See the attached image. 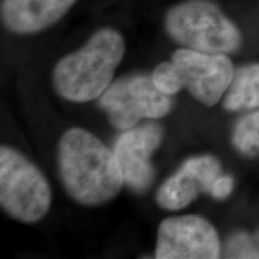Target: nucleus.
<instances>
[{
  "mask_svg": "<svg viewBox=\"0 0 259 259\" xmlns=\"http://www.w3.org/2000/svg\"><path fill=\"white\" fill-rule=\"evenodd\" d=\"M58 164L67 193L83 205L107 203L125 184L114 151L84 128L73 127L63 135Z\"/></svg>",
  "mask_w": 259,
  "mask_h": 259,
  "instance_id": "f257e3e1",
  "label": "nucleus"
},
{
  "mask_svg": "<svg viewBox=\"0 0 259 259\" xmlns=\"http://www.w3.org/2000/svg\"><path fill=\"white\" fill-rule=\"evenodd\" d=\"M125 41L112 28L97 30L80 50L58 61L53 70L57 93L72 102H88L111 85L125 54Z\"/></svg>",
  "mask_w": 259,
  "mask_h": 259,
  "instance_id": "f03ea898",
  "label": "nucleus"
},
{
  "mask_svg": "<svg viewBox=\"0 0 259 259\" xmlns=\"http://www.w3.org/2000/svg\"><path fill=\"white\" fill-rule=\"evenodd\" d=\"M168 35L189 50L229 54L241 45V32L218 6L206 0H187L168 10Z\"/></svg>",
  "mask_w": 259,
  "mask_h": 259,
  "instance_id": "7ed1b4c3",
  "label": "nucleus"
},
{
  "mask_svg": "<svg viewBox=\"0 0 259 259\" xmlns=\"http://www.w3.org/2000/svg\"><path fill=\"white\" fill-rule=\"evenodd\" d=\"M52 202L51 187L36 166L19 151L0 148V204L21 222L34 223L46 215Z\"/></svg>",
  "mask_w": 259,
  "mask_h": 259,
  "instance_id": "20e7f679",
  "label": "nucleus"
},
{
  "mask_svg": "<svg viewBox=\"0 0 259 259\" xmlns=\"http://www.w3.org/2000/svg\"><path fill=\"white\" fill-rule=\"evenodd\" d=\"M99 103L113 127L130 130L143 118L166 116L170 112L173 100L155 85L151 77L136 74L111 84Z\"/></svg>",
  "mask_w": 259,
  "mask_h": 259,
  "instance_id": "39448f33",
  "label": "nucleus"
},
{
  "mask_svg": "<svg viewBox=\"0 0 259 259\" xmlns=\"http://www.w3.org/2000/svg\"><path fill=\"white\" fill-rule=\"evenodd\" d=\"M181 84L204 106L212 107L225 96L235 70L227 54H209L180 48L171 56Z\"/></svg>",
  "mask_w": 259,
  "mask_h": 259,
  "instance_id": "423d86ee",
  "label": "nucleus"
},
{
  "mask_svg": "<svg viewBox=\"0 0 259 259\" xmlns=\"http://www.w3.org/2000/svg\"><path fill=\"white\" fill-rule=\"evenodd\" d=\"M220 254L218 231L202 216L168 218L158 227L155 251L158 259H215Z\"/></svg>",
  "mask_w": 259,
  "mask_h": 259,
  "instance_id": "0eeeda50",
  "label": "nucleus"
},
{
  "mask_svg": "<svg viewBox=\"0 0 259 259\" xmlns=\"http://www.w3.org/2000/svg\"><path fill=\"white\" fill-rule=\"evenodd\" d=\"M163 131L161 126L149 124L125 131L114 145L125 184L136 192H144L154 180L151 155L160 147Z\"/></svg>",
  "mask_w": 259,
  "mask_h": 259,
  "instance_id": "6e6552de",
  "label": "nucleus"
},
{
  "mask_svg": "<svg viewBox=\"0 0 259 259\" xmlns=\"http://www.w3.org/2000/svg\"><path fill=\"white\" fill-rule=\"evenodd\" d=\"M221 176V163L210 155L191 157L180 169L162 184L156 202L162 209L177 211L184 209L198 197L208 192Z\"/></svg>",
  "mask_w": 259,
  "mask_h": 259,
  "instance_id": "1a4fd4ad",
  "label": "nucleus"
},
{
  "mask_svg": "<svg viewBox=\"0 0 259 259\" xmlns=\"http://www.w3.org/2000/svg\"><path fill=\"white\" fill-rule=\"evenodd\" d=\"M76 0H3L2 21L16 34H35L57 23Z\"/></svg>",
  "mask_w": 259,
  "mask_h": 259,
  "instance_id": "9d476101",
  "label": "nucleus"
},
{
  "mask_svg": "<svg viewBox=\"0 0 259 259\" xmlns=\"http://www.w3.org/2000/svg\"><path fill=\"white\" fill-rule=\"evenodd\" d=\"M223 108L228 112L259 108V64H250L235 70L234 77L223 97Z\"/></svg>",
  "mask_w": 259,
  "mask_h": 259,
  "instance_id": "9b49d317",
  "label": "nucleus"
},
{
  "mask_svg": "<svg viewBox=\"0 0 259 259\" xmlns=\"http://www.w3.org/2000/svg\"><path fill=\"white\" fill-rule=\"evenodd\" d=\"M232 143L246 157L259 156V108L236 122L232 134Z\"/></svg>",
  "mask_w": 259,
  "mask_h": 259,
  "instance_id": "f8f14e48",
  "label": "nucleus"
},
{
  "mask_svg": "<svg viewBox=\"0 0 259 259\" xmlns=\"http://www.w3.org/2000/svg\"><path fill=\"white\" fill-rule=\"evenodd\" d=\"M228 258H259V229L254 234L235 233L226 245Z\"/></svg>",
  "mask_w": 259,
  "mask_h": 259,
  "instance_id": "ddd939ff",
  "label": "nucleus"
},
{
  "mask_svg": "<svg viewBox=\"0 0 259 259\" xmlns=\"http://www.w3.org/2000/svg\"><path fill=\"white\" fill-rule=\"evenodd\" d=\"M155 85L167 95H173L184 88L178 71L171 61H164L157 65L151 74Z\"/></svg>",
  "mask_w": 259,
  "mask_h": 259,
  "instance_id": "4468645a",
  "label": "nucleus"
},
{
  "mask_svg": "<svg viewBox=\"0 0 259 259\" xmlns=\"http://www.w3.org/2000/svg\"><path fill=\"white\" fill-rule=\"evenodd\" d=\"M234 189V179L231 176H220L210 190V194L216 199H225Z\"/></svg>",
  "mask_w": 259,
  "mask_h": 259,
  "instance_id": "2eb2a0df",
  "label": "nucleus"
}]
</instances>
